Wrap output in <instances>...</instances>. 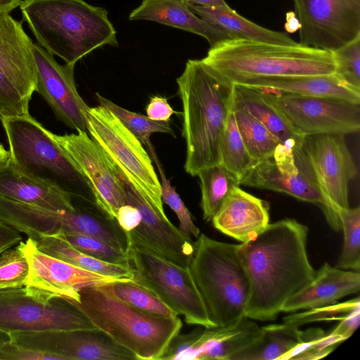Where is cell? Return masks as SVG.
I'll return each instance as SVG.
<instances>
[{
  "instance_id": "obj_23",
  "label": "cell",
  "mask_w": 360,
  "mask_h": 360,
  "mask_svg": "<svg viewBox=\"0 0 360 360\" xmlns=\"http://www.w3.org/2000/svg\"><path fill=\"white\" fill-rule=\"evenodd\" d=\"M0 195L51 210L75 207L70 193L25 173L9 154L0 162Z\"/></svg>"
},
{
  "instance_id": "obj_8",
  "label": "cell",
  "mask_w": 360,
  "mask_h": 360,
  "mask_svg": "<svg viewBox=\"0 0 360 360\" xmlns=\"http://www.w3.org/2000/svg\"><path fill=\"white\" fill-rule=\"evenodd\" d=\"M86 130L115 172L123 176L152 206L164 211L161 184L142 143L108 108L99 105L86 112Z\"/></svg>"
},
{
  "instance_id": "obj_12",
  "label": "cell",
  "mask_w": 360,
  "mask_h": 360,
  "mask_svg": "<svg viewBox=\"0 0 360 360\" xmlns=\"http://www.w3.org/2000/svg\"><path fill=\"white\" fill-rule=\"evenodd\" d=\"M301 45L333 51L360 35V0H292Z\"/></svg>"
},
{
  "instance_id": "obj_5",
  "label": "cell",
  "mask_w": 360,
  "mask_h": 360,
  "mask_svg": "<svg viewBox=\"0 0 360 360\" xmlns=\"http://www.w3.org/2000/svg\"><path fill=\"white\" fill-rule=\"evenodd\" d=\"M79 293V302L67 300L136 360H160L183 326L178 316L153 315L121 300L108 284L84 288Z\"/></svg>"
},
{
  "instance_id": "obj_25",
  "label": "cell",
  "mask_w": 360,
  "mask_h": 360,
  "mask_svg": "<svg viewBox=\"0 0 360 360\" xmlns=\"http://www.w3.org/2000/svg\"><path fill=\"white\" fill-rule=\"evenodd\" d=\"M129 20H149L185 30L204 37L210 46L229 39L221 30L195 14L185 0H141L129 13Z\"/></svg>"
},
{
  "instance_id": "obj_32",
  "label": "cell",
  "mask_w": 360,
  "mask_h": 360,
  "mask_svg": "<svg viewBox=\"0 0 360 360\" xmlns=\"http://www.w3.org/2000/svg\"><path fill=\"white\" fill-rule=\"evenodd\" d=\"M197 176L200 179L203 219L210 221L231 193L240 184L221 164L205 167Z\"/></svg>"
},
{
  "instance_id": "obj_46",
  "label": "cell",
  "mask_w": 360,
  "mask_h": 360,
  "mask_svg": "<svg viewBox=\"0 0 360 360\" xmlns=\"http://www.w3.org/2000/svg\"><path fill=\"white\" fill-rule=\"evenodd\" d=\"M116 219L125 231L129 232L140 224L141 215L136 207L126 204L119 208Z\"/></svg>"
},
{
  "instance_id": "obj_17",
  "label": "cell",
  "mask_w": 360,
  "mask_h": 360,
  "mask_svg": "<svg viewBox=\"0 0 360 360\" xmlns=\"http://www.w3.org/2000/svg\"><path fill=\"white\" fill-rule=\"evenodd\" d=\"M29 264L25 287L51 298L60 297L79 302V291L121 280L91 272L49 255L38 249L30 238L18 244Z\"/></svg>"
},
{
  "instance_id": "obj_16",
  "label": "cell",
  "mask_w": 360,
  "mask_h": 360,
  "mask_svg": "<svg viewBox=\"0 0 360 360\" xmlns=\"http://www.w3.org/2000/svg\"><path fill=\"white\" fill-rule=\"evenodd\" d=\"M20 346L63 360H136L135 355L99 328L9 333Z\"/></svg>"
},
{
  "instance_id": "obj_22",
  "label": "cell",
  "mask_w": 360,
  "mask_h": 360,
  "mask_svg": "<svg viewBox=\"0 0 360 360\" xmlns=\"http://www.w3.org/2000/svg\"><path fill=\"white\" fill-rule=\"evenodd\" d=\"M359 290V271L341 269L325 262L312 281L285 302L282 311L295 312L332 304Z\"/></svg>"
},
{
  "instance_id": "obj_51",
  "label": "cell",
  "mask_w": 360,
  "mask_h": 360,
  "mask_svg": "<svg viewBox=\"0 0 360 360\" xmlns=\"http://www.w3.org/2000/svg\"><path fill=\"white\" fill-rule=\"evenodd\" d=\"M8 155V151L6 150L0 143V162Z\"/></svg>"
},
{
  "instance_id": "obj_13",
  "label": "cell",
  "mask_w": 360,
  "mask_h": 360,
  "mask_svg": "<svg viewBox=\"0 0 360 360\" xmlns=\"http://www.w3.org/2000/svg\"><path fill=\"white\" fill-rule=\"evenodd\" d=\"M53 136L80 174L99 210L116 219L119 208L127 204L126 193L100 146L84 130Z\"/></svg>"
},
{
  "instance_id": "obj_44",
  "label": "cell",
  "mask_w": 360,
  "mask_h": 360,
  "mask_svg": "<svg viewBox=\"0 0 360 360\" xmlns=\"http://www.w3.org/2000/svg\"><path fill=\"white\" fill-rule=\"evenodd\" d=\"M63 360L59 356L14 344L11 340L0 348V360Z\"/></svg>"
},
{
  "instance_id": "obj_20",
  "label": "cell",
  "mask_w": 360,
  "mask_h": 360,
  "mask_svg": "<svg viewBox=\"0 0 360 360\" xmlns=\"http://www.w3.org/2000/svg\"><path fill=\"white\" fill-rule=\"evenodd\" d=\"M32 44L20 22L0 14V68L29 101L35 91Z\"/></svg>"
},
{
  "instance_id": "obj_3",
  "label": "cell",
  "mask_w": 360,
  "mask_h": 360,
  "mask_svg": "<svg viewBox=\"0 0 360 360\" xmlns=\"http://www.w3.org/2000/svg\"><path fill=\"white\" fill-rule=\"evenodd\" d=\"M20 9L37 43L66 63L96 49L118 46L108 11L84 0H23Z\"/></svg>"
},
{
  "instance_id": "obj_30",
  "label": "cell",
  "mask_w": 360,
  "mask_h": 360,
  "mask_svg": "<svg viewBox=\"0 0 360 360\" xmlns=\"http://www.w3.org/2000/svg\"><path fill=\"white\" fill-rule=\"evenodd\" d=\"M39 250L83 269L121 280L133 281L132 266L108 263L94 258L72 245L61 234L31 236Z\"/></svg>"
},
{
  "instance_id": "obj_19",
  "label": "cell",
  "mask_w": 360,
  "mask_h": 360,
  "mask_svg": "<svg viewBox=\"0 0 360 360\" xmlns=\"http://www.w3.org/2000/svg\"><path fill=\"white\" fill-rule=\"evenodd\" d=\"M115 173L124 185L127 204L136 207L141 215L140 224L129 233L164 258L189 267L193 252L191 238L185 236L165 212L149 204L123 176Z\"/></svg>"
},
{
  "instance_id": "obj_7",
  "label": "cell",
  "mask_w": 360,
  "mask_h": 360,
  "mask_svg": "<svg viewBox=\"0 0 360 360\" xmlns=\"http://www.w3.org/2000/svg\"><path fill=\"white\" fill-rule=\"evenodd\" d=\"M0 118L8 143L9 157L22 172L72 195L74 188L86 185L53 133L30 113Z\"/></svg>"
},
{
  "instance_id": "obj_15",
  "label": "cell",
  "mask_w": 360,
  "mask_h": 360,
  "mask_svg": "<svg viewBox=\"0 0 360 360\" xmlns=\"http://www.w3.org/2000/svg\"><path fill=\"white\" fill-rule=\"evenodd\" d=\"M268 98L304 136L348 134L360 129V103L348 100L268 92Z\"/></svg>"
},
{
  "instance_id": "obj_39",
  "label": "cell",
  "mask_w": 360,
  "mask_h": 360,
  "mask_svg": "<svg viewBox=\"0 0 360 360\" xmlns=\"http://www.w3.org/2000/svg\"><path fill=\"white\" fill-rule=\"evenodd\" d=\"M360 309L359 297L341 303L306 309L283 318V322L300 327L312 322L342 321L353 311Z\"/></svg>"
},
{
  "instance_id": "obj_37",
  "label": "cell",
  "mask_w": 360,
  "mask_h": 360,
  "mask_svg": "<svg viewBox=\"0 0 360 360\" xmlns=\"http://www.w3.org/2000/svg\"><path fill=\"white\" fill-rule=\"evenodd\" d=\"M100 105L110 110L121 122L146 147L151 143L153 133H165L174 136L168 122H158L147 116L131 112L96 93Z\"/></svg>"
},
{
  "instance_id": "obj_21",
  "label": "cell",
  "mask_w": 360,
  "mask_h": 360,
  "mask_svg": "<svg viewBox=\"0 0 360 360\" xmlns=\"http://www.w3.org/2000/svg\"><path fill=\"white\" fill-rule=\"evenodd\" d=\"M215 229L241 243L261 233L269 224V205L235 188L212 219Z\"/></svg>"
},
{
  "instance_id": "obj_35",
  "label": "cell",
  "mask_w": 360,
  "mask_h": 360,
  "mask_svg": "<svg viewBox=\"0 0 360 360\" xmlns=\"http://www.w3.org/2000/svg\"><path fill=\"white\" fill-rule=\"evenodd\" d=\"M344 243L335 267L359 271L360 269V207L338 210Z\"/></svg>"
},
{
  "instance_id": "obj_38",
  "label": "cell",
  "mask_w": 360,
  "mask_h": 360,
  "mask_svg": "<svg viewBox=\"0 0 360 360\" xmlns=\"http://www.w3.org/2000/svg\"><path fill=\"white\" fill-rule=\"evenodd\" d=\"M147 148L148 154L154 161L160 174L162 201L176 214L179 220V231L188 238H191V235L198 238L200 234V231L194 224L188 209L176 191L174 187L171 185L167 178L162 165L157 156L153 145L150 143Z\"/></svg>"
},
{
  "instance_id": "obj_42",
  "label": "cell",
  "mask_w": 360,
  "mask_h": 360,
  "mask_svg": "<svg viewBox=\"0 0 360 360\" xmlns=\"http://www.w3.org/2000/svg\"><path fill=\"white\" fill-rule=\"evenodd\" d=\"M28 276L27 259L18 245L0 253V289L23 287Z\"/></svg>"
},
{
  "instance_id": "obj_4",
  "label": "cell",
  "mask_w": 360,
  "mask_h": 360,
  "mask_svg": "<svg viewBox=\"0 0 360 360\" xmlns=\"http://www.w3.org/2000/svg\"><path fill=\"white\" fill-rule=\"evenodd\" d=\"M201 60L232 84L254 77L329 75L336 68L330 51L245 39L219 41Z\"/></svg>"
},
{
  "instance_id": "obj_29",
  "label": "cell",
  "mask_w": 360,
  "mask_h": 360,
  "mask_svg": "<svg viewBox=\"0 0 360 360\" xmlns=\"http://www.w3.org/2000/svg\"><path fill=\"white\" fill-rule=\"evenodd\" d=\"M76 233L97 238L115 249L127 253L129 234L118 224L103 213L75 206L60 212V233Z\"/></svg>"
},
{
  "instance_id": "obj_43",
  "label": "cell",
  "mask_w": 360,
  "mask_h": 360,
  "mask_svg": "<svg viewBox=\"0 0 360 360\" xmlns=\"http://www.w3.org/2000/svg\"><path fill=\"white\" fill-rule=\"evenodd\" d=\"M29 102L0 68V117L29 114Z\"/></svg>"
},
{
  "instance_id": "obj_47",
  "label": "cell",
  "mask_w": 360,
  "mask_h": 360,
  "mask_svg": "<svg viewBox=\"0 0 360 360\" xmlns=\"http://www.w3.org/2000/svg\"><path fill=\"white\" fill-rule=\"evenodd\" d=\"M188 5H196L204 7L231 9L225 0H185Z\"/></svg>"
},
{
  "instance_id": "obj_24",
  "label": "cell",
  "mask_w": 360,
  "mask_h": 360,
  "mask_svg": "<svg viewBox=\"0 0 360 360\" xmlns=\"http://www.w3.org/2000/svg\"><path fill=\"white\" fill-rule=\"evenodd\" d=\"M262 335V327L247 316L225 326H201L191 347V359L231 360Z\"/></svg>"
},
{
  "instance_id": "obj_33",
  "label": "cell",
  "mask_w": 360,
  "mask_h": 360,
  "mask_svg": "<svg viewBox=\"0 0 360 360\" xmlns=\"http://www.w3.org/2000/svg\"><path fill=\"white\" fill-rule=\"evenodd\" d=\"M233 112L242 140L256 162L271 157L283 145L262 122L245 108L233 104Z\"/></svg>"
},
{
  "instance_id": "obj_18",
  "label": "cell",
  "mask_w": 360,
  "mask_h": 360,
  "mask_svg": "<svg viewBox=\"0 0 360 360\" xmlns=\"http://www.w3.org/2000/svg\"><path fill=\"white\" fill-rule=\"evenodd\" d=\"M32 53L35 91L66 126L76 131H86V112L89 107L77 90L75 64L58 63L53 55L37 42H33Z\"/></svg>"
},
{
  "instance_id": "obj_10",
  "label": "cell",
  "mask_w": 360,
  "mask_h": 360,
  "mask_svg": "<svg viewBox=\"0 0 360 360\" xmlns=\"http://www.w3.org/2000/svg\"><path fill=\"white\" fill-rule=\"evenodd\" d=\"M97 328L73 304L27 287L0 289V330L34 332Z\"/></svg>"
},
{
  "instance_id": "obj_36",
  "label": "cell",
  "mask_w": 360,
  "mask_h": 360,
  "mask_svg": "<svg viewBox=\"0 0 360 360\" xmlns=\"http://www.w3.org/2000/svg\"><path fill=\"white\" fill-rule=\"evenodd\" d=\"M108 285L119 299L143 311L165 317L178 316L157 296L133 281H120L108 283Z\"/></svg>"
},
{
  "instance_id": "obj_6",
  "label": "cell",
  "mask_w": 360,
  "mask_h": 360,
  "mask_svg": "<svg viewBox=\"0 0 360 360\" xmlns=\"http://www.w3.org/2000/svg\"><path fill=\"white\" fill-rule=\"evenodd\" d=\"M189 268L216 326H225L245 316L250 286L237 245L200 233L193 243Z\"/></svg>"
},
{
  "instance_id": "obj_40",
  "label": "cell",
  "mask_w": 360,
  "mask_h": 360,
  "mask_svg": "<svg viewBox=\"0 0 360 360\" xmlns=\"http://www.w3.org/2000/svg\"><path fill=\"white\" fill-rule=\"evenodd\" d=\"M58 234L75 248L94 258L108 263L131 266L128 253L115 249L101 239L76 233Z\"/></svg>"
},
{
  "instance_id": "obj_1",
  "label": "cell",
  "mask_w": 360,
  "mask_h": 360,
  "mask_svg": "<svg viewBox=\"0 0 360 360\" xmlns=\"http://www.w3.org/2000/svg\"><path fill=\"white\" fill-rule=\"evenodd\" d=\"M308 232L295 219H283L237 245L250 286L245 316L276 319L285 302L312 281L316 271L307 254Z\"/></svg>"
},
{
  "instance_id": "obj_45",
  "label": "cell",
  "mask_w": 360,
  "mask_h": 360,
  "mask_svg": "<svg viewBox=\"0 0 360 360\" xmlns=\"http://www.w3.org/2000/svg\"><path fill=\"white\" fill-rule=\"evenodd\" d=\"M146 111L148 118L158 122H169L172 115L176 113L167 99L160 96L150 98Z\"/></svg>"
},
{
  "instance_id": "obj_9",
  "label": "cell",
  "mask_w": 360,
  "mask_h": 360,
  "mask_svg": "<svg viewBox=\"0 0 360 360\" xmlns=\"http://www.w3.org/2000/svg\"><path fill=\"white\" fill-rule=\"evenodd\" d=\"M128 255L133 281L174 310L188 324L216 326L211 321L189 267L176 264L155 252L129 232Z\"/></svg>"
},
{
  "instance_id": "obj_34",
  "label": "cell",
  "mask_w": 360,
  "mask_h": 360,
  "mask_svg": "<svg viewBox=\"0 0 360 360\" xmlns=\"http://www.w3.org/2000/svg\"><path fill=\"white\" fill-rule=\"evenodd\" d=\"M256 163L242 140L232 108L221 140L220 164L238 179L240 184Z\"/></svg>"
},
{
  "instance_id": "obj_50",
  "label": "cell",
  "mask_w": 360,
  "mask_h": 360,
  "mask_svg": "<svg viewBox=\"0 0 360 360\" xmlns=\"http://www.w3.org/2000/svg\"><path fill=\"white\" fill-rule=\"evenodd\" d=\"M10 340V336L8 333L0 330V348Z\"/></svg>"
},
{
  "instance_id": "obj_49",
  "label": "cell",
  "mask_w": 360,
  "mask_h": 360,
  "mask_svg": "<svg viewBox=\"0 0 360 360\" xmlns=\"http://www.w3.org/2000/svg\"><path fill=\"white\" fill-rule=\"evenodd\" d=\"M22 0H0V14L10 13L20 6Z\"/></svg>"
},
{
  "instance_id": "obj_27",
  "label": "cell",
  "mask_w": 360,
  "mask_h": 360,
  "mask_svg": "<svg viewBox=\"0 0 360 360\" xmlns=\"http://www.w3.org/2000/svg\"><path fill=\"white\" fill-rule=\"evenodd\" d=\"M233 84V105L242 107L262 122L288 149L302 146L304 135L267 97L266 92L241 84Z\"/></svg>"
},
{
  "instance_id": "obj_31",
  "label": "cell",
  "mask_w": 360,
  "mask_h": 360,
  "mask_svg": "<svg viewBox=\"0 0 360 360\" xmlns=\"http://www.w3.org/2000/svg\"><path fill=\"white\" fill-rule=\"evenodd\" d=\"M262 335L252 345L236 354L231 360H285L301 342V330L283 322L262 327Z\"/></svg>"
},
{
  "instance_id": "obj_41",
  "label": "cell",
  "mask_w": 360,
  "mask_h": 360,
  "mask_svg": "<svg viewBox=\"0 0 360 360\" xmlns=\"http://www.w3.org/2000/svg\"><path fill=\"white\" fill-rule=\"evenodd\" d=\"M335 75L349 87L360 91V35L333 51Z\"/></svg>"
},
{
  "instance_id": "obj_28",
  "label": "cell",
  "mask_w": 360,
  "mask_h": 360,
  "mask_svg": "<svg viewBox=\"0 0 360 360\" xmlns=\"http://www.w3.org/2000/svg\"><path fill=\"white\" fill-rule=\"evenodd\" d=\"M198 16L224 32L231 39H245L266 43L297 45L287 33L262 27L240 15L236 11L188 5Z\"/></svg>"
},
{
  "instance_id": "obj_48",
  "label": "cell",
  "mask_w": 360,
  "mask_h": 360,
  "mask_svg": "<svg viewBox=\"0 0 360 360\" xmlns=\"http://www.w3.org/2000/svg\"><path fill=\"white\" fill-rule=\"evenodd\" d=\"M285 30L287 33H294L300 30V23L295 12L290 11L286 13Z\"/></svg>"
},
{
  "instance_id": "obj_26",
  "label": "cell",
  "mask_w": 360,
  "mask_h": 360,
  "mask_svg": "<svg viewBox=\"0 0 360 360\" xmlns=\"http://www.w3.org/2000/svg\"><path fill=\"white\" fill-rule=\"evenodd\" d=\"M236 84L268 92L304 96L333 97L360 103V91L346 85L335 74L254 77L241 80Z\"/></svg>"
},
{
  "instance_id": "obj_11",
  "label": "cell",
  "mask_w": 360,
  "mask_h": 360,
  "mask_svg": "<svg viewBox=\"0 0 360 360\" xmlns=\"http://www.w3.org/2000/svg\"><path fill=\"white\" fill-rule=\"evenodd\" d=\"M240 184L290 195L300 200L316 204L334 231L340 221L329 209L309 169L302 147L295 151L281 145L274 155L257 162Z\"/></svg>"
},
{
  "instance_id": "obj_14",
  "label": "cell",
  "mask_w": 360,
  "mask_h": 360,
  "mask_svg": "<svg viewBox=\"0 0 360 360\" xmlns=\"http://www.w3.org/2000/svg\"><path fill=\"white\" fill-rule=\"evenodd\" d=\"M302 150L329 209L339 217V210L349 207L348 184L357 174L345 135H306Z\"/></svg>"
},
{
  "instance_id": "obj_2",
  "label": "cell",
  "mask_w": 360,
  "mask_h": 360,
  "mask_svg": "<svg viewBox=\"0 0 360 360\" xmlns=\"http://www.w3.org/2000/svg\"><path fill=\"white\" fill-rule=\"evenodd\" d=\"M183 105L185 171L197 176L220 164V143L233 104V84L201 60L189 59L176 79Z\"/></svg>"
}]
</instances>
